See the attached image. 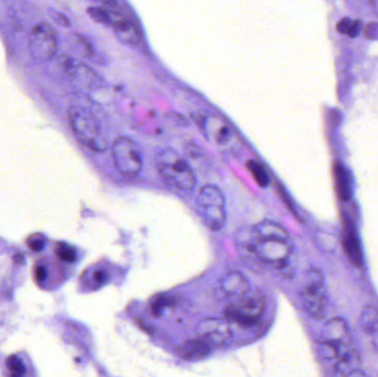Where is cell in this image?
<instances>
[{
  "label": "cell",
  "instance_id": "cell-6",
  "mask_svg": "<svg viewBox=\"0 0 378 377\" xmlns=\"http://www.w3.org/2000/svg\"><path fill=\"white\" fill-rule=\"evenodd\" d=\"M266 310V298L261 291L249 289L240 297L230 301L226 309L228 318L243 326L258 323Z\"/></svg>",
  "mask_w": 378,
  "mask_h": 377
},
{
  "label": "cell",
  "instance_id": "cell-23",
  "mask_svg": "<svg viewBox=\"0 0 378 377\" xmlns=\"http://www.w3.org/2000/svg\"><path fill=\"white\" fill-rule=\"evenodd\" d=\"M50 16H51L52 19H54L56 25L64 27V28L71 26L69 18H68L67 16H64L63 13L56 11H50Z\"/></svg>",
  "mask_w": 378,
  "mask_h": 377
},
{
  "label": "cell",
  "instance_id": "cell-16",
  "mask_svg": "<svg viewBox=\"0 0 378 377\" xmlns=\"http://www.w3.org/2000/svg\"><path fill=\"white\" fill-rule=\"evenodd\" d=\"M334 178L339 196L341 199L348 202L350 198V180L348 171L340 162L334 165Z\"/></svg>",
  "mask_w": 378,
  "mask_h": 377
},
{
  "label": "cell",
  "instance_id": "cell-20",
  "mask_svg": "<svg viewBox=\"0 0 378 377\" xmlns=\"http://www.w3.org/2000/svg\"><path fill=\"white\" fill-rule=\"evenodd\" d=\"M338 30L345 36L356 37L360 34V23L352 19H343L338 23Z\"/></svg>",
  "mask_w": 378,
  "mask_h": 377
},
{
  "label": "cell",
  "instance_id": "cell-4",
  "mask_svg": "<svg viewBox=\"0 0 378 377\" xmlns=\"http://www.w3.org/2000/svg\"><path fill=\"white\" fill-rule=\"evenodd\" d=\"M156 164L164 180L176 190L189 192L196 185L192 166L177 152L164 149L157 156Z\"/></svg>",
  "mask_w": 378,
  "mask_h": 377
},
{
  "label": "cell",
  "instance_id": "cell-19",
  "mask_svg": "<svg viewBox=\"0 0 378 377\" xmlns=\"http://www.w3.org/2000/svg\"><path fill=\"white\" fill-rule=\"evenodd\" d=\"M247 167H248L249 172L251 173L259 186L268 187L269 184H270V180H269L268 174H267L264 167L261 166L256 161H249L247 163Z\"/></svg>",
  "mask_w": 378,
  "mask_h": 377
},
{
  "label": "cell",
  "instance_id": "cell-21",
  "mask_svg": "<svg viewBox=\"0 0 378 377\" xmlns=\"http://www.w3.org/2000/svg\"><path fill=\"white\" fill-rule=\"evenodd\" d=\"M56 254L59 256L60 259L66 262H75L77 259V252L68 245H60L56 249Z\"/></svg>",
  "mask_w": 378,
  "mask_h": 377
},
{
  "label": "cell",
  "instance_id": "cell-5",
  "mask_svg": "<svg viewBox=\"0 0 378 377\" xmlns=\"http://www.w3.org/2000/svg\"><path fill=\"white\" fill-rule=\"evenodd\" d=\"M87 15L97 23L110 27L121 42L126 44L135 46L141 40V30L135 21L130 16L118 11V8L95 6L87 9Z\"/></svg>",
  "mask_w": 378,
  "mask_h": 377
},
{
  "label": "cell",
  "instance_id": "cell-18",
  "mask_svg": "<svg viewBox=\"0 0 378 377\" xmlns=\"http://www.w3.org/2000/svg\"><path fill=\"white\" fill-rule=\"evenodd\" d=\"M72 40H73V46L75 47V49L83 57L87 58V59H93L94 58V46H93L92 42L89 38L82 36V35L75 34L73 35Z\"/></svg>",
  "mask_w": 378,
  "mask_h": 377
},
{
  "label": "cell",
  "instance_id": "cell-14",
  "mask_svg": "<svg viewBox=\"0 0 378 377\" xmlns=\"http://www.w3.org/2000/svg\"><path fill=\"white\" fill-rule=\"evenodd\" d=\"M249 289H250V285H249L247 278L240 272L233 271L229 272L225 277L220 279L216 292L220 299L228 300L230 302L233 299L247 292Z\"/></svg>",
  "mask_w": 378,
  "mask_h": 377
},
{
  "label": "cell",
  "instance_id": "cell-12",
  "mask_svg": "<svg viewBox=\"0 0 378 377\" xmlns=\"http://www.w3.org/2000/svg\"><path fill=\"white\" fill-rule=\"evenodd\" d=\"M197 338L210 349L224 347L233 340V330L224 319H206L197 328Z\"/></svg>",
  "mask_w": 378,
  "mask_h": 377
},
{
  "label": "cell",
  "instance_id": "cell-13",
  "mask_svg": "<svg viewBox=\"0 0 378 377\" xmlns=\"http://www.w3.org/2000/svg\"><path fill=\"white\" fill-rule=\"evenodd\" d=\"M63 71L72 83L80 87L92 89L101 85L100 75L92 68L73 58H68L63 62Z\"/></svg>",
  "mask_w": 378,
  "mask_h": 377
},
{
  "label": "cell",
  "instance_id": "cell-25",
  "mask_svg": "<svg viewBox=\"0 0 378 377\" xmlns=\"http://www.w3.org/2000/svg\"><path fill=\"white\" fill-rule=\"evenodd\" d=\"M367 335L371 336L374 347L378 350V322L367 332Z\"/></svg>",
  "mask_w": 378,
  "mask_h": 377
},
{
  "label": "cell",
  "instance_id": "cell-8",
  "mask_svg": "<svg viewBox=\"0 0 378 377\" xmlns=\"http://www.w3.org/2000/svg\"><path fill=\"white\" fill-rule=\"evenodd\" d=\"M302 308L304 312L315 320H322L327 314V298H325L323 277L319 270L307 272V283L300 293Z\"/></svg>",
  "mask_w": 378,
  "mask_h": 377
},
{
  "label": "cell",
  "instance_id": "cell-15",
  "mask_svg": "<svg viewBox=\"0 0 378 377\" xmlns=\"http://www.w3.org/2000/svg\"><path fill=\"white\" fill-rule=\"evenodd\" d=\"M343 247L350 264L358 268L362 267L363 257L360 250V240L352 223H348L343 231Z\"/></svg>",
  "mask_w": 378,
  "mask_h": 377
},
{
  "label": "cell",
  "instance_id": "cell-28",
  "mask_svg": "<svg viewBox=\"0 0 378 377\" xmlns=\"http://www.w3.org/2000/svg\"><path fill=\"white\" fill-rule=\"evenodd\" d=\"M35 275H36L37 280H39V281H42V280L46 279V277H47L46 268L41 267V266H39V267L36 268V271H35Z\"/></svg>",
  "mask_w": 378,
  "mask_h": 377
},
{
  "label": "cell",
  "instance_id": "cell-1",
  "mask_svg": "<svg viewBox=\"0 0 378 377\" xmlns=\"http://www.w3.org/2000/svg\"><path fill=\"white\" fill-rule=\"evenodd\" d=\"M319 355L333 366L336 376H364L360 357L353 345L350 330L342 319H332L323 328L319 340Z\"/></svg>",
  "mask_w": 378,
  "mask_h": 377
},
{
  "label": "cell",
  "instance_id": "cell-24",
  "mask_svg": "<svg viewBox=\"0 0 378 377\" xmlns=\"http://www.w3.org/2000/svg\"><path fill=\"white\" fill-rule=\"evenodd\" d=\"M44 240L42 239L34 238L29 240V247H30L31 250L34 252H40L44 248Z\"/></svg>",
  "mask_w": 378,
  "mask_h": 377
},
{
  "label": "cell",
  "instance_id": "cell-22",
  "mask_svg": "<svg viewBox=\"0 0 378 377\" xmlns=\"http://www.w3.org/2000/svg\"><path fill=\"white\" fill-rule=\"evenodd\" d=\"M7 369L11 375H15V376H19V375L25 374L26 372V369L23 366V362L18 357H11L7 359Z\"/></svg>",
  "mask_w": 378,
  "mask_h": 377
},
{
  "label": "cell",
  "instance_id": "cell-26",
  "mask_svg": "<svg viewBox=\"0 0 378 377\" xmlns=\"http://www.w3.org/2000/svg\"><path fill=\"white\" fill-rule=\"evenodd\" d=\"M91 1L99 4L101 7L118 8V1L116 0H91Z\"/></svg>",
  "mask_w": 378,
  "mask_h": 377
},
{
  "label": "cell",
  "instance_id": "cell-11",
  "mask_svg": "<svg viewBox=\"0 0 378 377\" xmlns=\"http://www.w3.org/2000/svg\"><path fill=\"white\" fill-rule=\"evenodd\" d=\"M194 118L208 141L219 147H233L235 133L221 116L210 112H198Z\"/></svg>",
  "mask_w": 378,
  "mask_h": 377
},
{
  "label": "cell",
  "instance_id": "cell-7",
  "mask_svg": "<svg viewBox=\"0 0 378 377\" xmlns=\"http://www.w3.org/2000/svg\"><path fill=\"white\" fill-rule=\"evenodd\" d=\"M198 211L202 221L212 231H218L225 226L227 209L224 194L217 186L207 185L200 190L197 197Z\"/></svg>",
  "mask_w": 378,
  "mask_h": 377
},
{
  "label": "cell",
  "instance_id": "cell-10",
  "mask_svg": "<svg viewBox=\"0 0 378 377\" xmlns=\"http://www.w3.org/2000/svg\"><path fill=\"white\" fill-rule=\"evenodd\" d=\"M28 48L31 56L39 62L50 61L58 50L56 32L44 21L36 23L29 32Z\"/></svg>",
  "mask_w": 378,
  "mask_h": 377
},
{
  "label": "cell",
  "instance_id": "cell-9",
  "mask_svg": "<svg viewBox=\"0 0 378 377\" xmlns=\"http://www.w3.org/2000/svg\"><path fill=\"white\" fill-rule=\"evenodd\" d=\"M112 159L115 168L124 176H136L143 166L141 149L128 137L115 140L112 145Z\"/></svg>",
  "mask_w": 378,
  "mask_h": 377
},
{
  "label": "cell",
  "instance_id": "cell-17",
  "mask_svg": "<svg viewBox=\"0 0 378 377\" xmlns=\"http://www.w3.org/2000/svg\"><path fill=\"white\" fill-rule=\"evenodd\" d=\"M210 350L212 349L208 347L207 344H205L202 340L196 338L185 344L183 354L186 359H202L209 355Z\"/></svg>",
  "mask_w": 378,
  "mask_h": 377
},
{
  "label": "cell",
  "instance_id": "cell-2",
  "mask_svg": "<svg viewBox=\"0 0 378 377\" xmlns=\"http://www.w3.org/2000/svg\"><path fill=\"white\" fill-rule=\"evenodd\" d=\"M249 249L261 262L281 269L288 264L293 247L284 227L274 221H264L251 230Z\"/></svg>",
  "mask_w": 378,
  "mask_h": 377
},
{
  "label": "cell",
  "instance_id": "cell-3",
  "mask_svg": "<svg viewBox=\"0 0 378 377\" xmlns=\"http://www.w3.org/2000/svg\"><path fill=\"white\" fill-rule=\"evenodd\" d=\"M68 121L75 137L90 151L101 153L106 149L108 142L100 123L91 111L83 106H70Z\"/></svg>",
  "mask_w": 378,
  "mask_h": 377
},
{
  "label": "cell",
  "instance_id": "cell-27",
  "mask_svg": "<svg viewBox=\"0 0 378 377\" xmlns=\"http://www.w3.org/2000/svg\"><path fill=\"white\" fill-rule=\"evenodd\" d=\"M94 279L95 281H97V283H100V285H103V283H106L108 275H106L103 270H100V271L95 272Z\"/></svg>",
  "mask_w": 378,
  "mask_h": 377
}]
</instances>
